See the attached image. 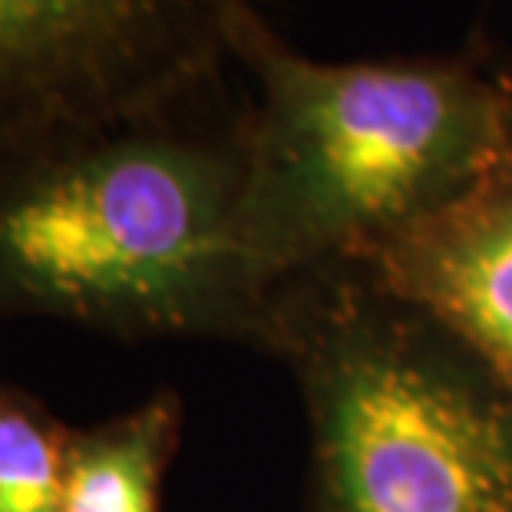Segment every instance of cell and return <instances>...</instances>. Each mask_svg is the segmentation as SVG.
I'll list each match as a JSON object with an SVG mask.
<instances>
[{
    "mask_svg": "<svg viewBox=\"0 0 512 512\" xmlns=\"http://www.w3.org/2000/svg\"><path fill=\"white\" fill-rule=\"evenodd\" d=\"M248 96L228 80L0 149V314L261 351L245 245Z\"/></svg>",
    "mask_w": 512,
    "mask_h": 512,
    "instance_id": "1",
    "label": "cell"
},
{
    "mask_svg": "<svg viewBox=\"0 0 512 512\" xmlns=\"http://www.w3.org/2000/svg\"><path fill=\"white\" fill-rule=\"evenodd\" d=\"M228 53L252 80L242 228L271 294L370 265L512 156L509 86L489 50L318 60L245 0Z\"/></svg>",
    "mask_w": 512,
    "mask_h": 512,
    "instance_id": "2",
    "label": "cell"
},
{
    "mask_svg": "<svg viewBox=\"0 0 512 512\" xmlns=\"http://www.w3.org/2000/svg\"><path fill=\"white\" fill-rule=\"evenodd\" d=\"M261 351L308 423V512H512V390L367 268L281 281Z\"/></svg>",
    "mask_w": 512,
    "mask_h": 512,
    "instance_id": "3",
    "label": "cell"
},
{
    "mask_svg": "<svg viewBox=\"0 0 512 512\" xmlns=\"http://www.w3.org/2000/svg\"><path fill=\"white\" fill-rule=\"evenodd\" d=\"M245 0H0V149L205 86Z\"/></svg>",
    "mask_w": 512,
    "mask_h": 512,
    "instance_id": "4",
    "label": "cell"
},
{
    "mask_svg": "<svg viewBox=\"0 0 512 512\" xmlns=\"http://www.w3.org/2000/svg\"><path fill=\"white\" fill-rule=\"evenodd\" d=\"M361 268L437 318L512 390V156Z\"/></svg>",
    "mask_w": 512,
    "mask_h": 512,
    "instance_id": "5",
    "label": "cell"
},
{
    "mask_svg": "<svg viewBox=\"0 0 512 512\" xmlns=\"http://www.w3.org/2000/svg\"><path fill=\"white\" fill-rule=\"evenodd\" d=\"M182 420V397L162 387L110 420L70 427L60 512H162Z\"/></svg>",
    "mask_w": 512,
    "mask_h": 512,
    "instance_id": "6",
    "label": "cell"
},
{
    "mask_svg": "<svg viewBox=\"0 0 512 512\" xmlns=\"http://www.w3.org/2000/svg\"><path fill=\"white\" fill-rule=\"evenodd\" d=\"M70 427L0 380V512H60Z\"/></svg>",
    "mask_w": 512,
    "mask_h": 512,
    "instance_id": "7",
    "label": "cell"
},
{
    "mask_svg": "<svg viewBox=\"0 0 512 512\" xmlns=\"http://www.w3.org/2000/svg\"><path fill=\"white\" fill-rule=\"evenodd\" d=\"M499 70L506 76V86H509V100H512V53L509 57H499Z\"/></svg>",
    "mask_w": 512,
    "mask_h": 512,
    "instance_id": "8",
    "label": "cell"
}]
</instances>
